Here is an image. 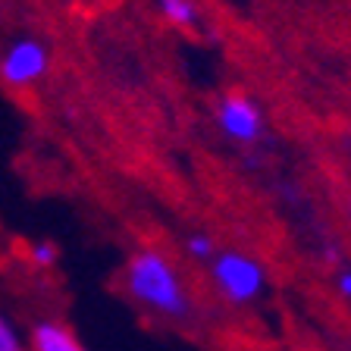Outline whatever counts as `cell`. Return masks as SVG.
Masks as SVG:
<instances>
[{
    "label": "cell",
    "instance_id": "obj_1",
    "mask_svg": "<svg viewBox=\"0 0 351 351\" xmlns=\"http://www.w3.org/2000/svg\"><path fill=\"white\" fill-rule=\"evenodd\" d=\"M125 292L141 307L169 320H185L191 311V298L182 273L160 248H138L125 261Z\"/></svg>",
    "mask_w": 351,
    "mask_h": 351
},
{
    "label": "cell",
    "instance_id": "obj_2",
    "mask_svg": "<svg viewBox=\"0 0 351 351\" xmlns=\"http://www.w3.org/2000/svg\"><path fill=\"white\" fill-rule=\"evenodd\" d=\"M213 125L226 141L239 147H251V151H257L270 135V123H267L263 107L245 91H223L213 101Z\"/></svg>",
    "mask_w": 351,
    "mask_h": 351
},
{
    "label": "cell",
    "instance_id": "obj_3",
    "mask_svg": "<svg viewBox=\"0 0 351 351\" xmlns=\"http://www.w3.org/2000/svg\"><path fill=\"white\" fill-rule=\"evenodd\" d=\"M210 279L217 285V292L232 304H251L261 298L263 285H267V270L257 257L245 254L239 248L217 251L210 261Z\"/></svg>",
    "mask_w": 351,
    "mask_h": 351
},
{
    "label": "cell",
    "instance_id": "obj_4",
    "mask_svg": "<svg viewBox=\"0 0 351 351\" xmlns=\"http://www.w3.org/2000/svg\"><path fill=\"white\" fill-rule=\"evenodd\" d=\"M51 69V47L35 35H19L0 53V82L10 91H29Z\"/></svg>",
    "mask_w": 351,
    "mask_h": 351
},
{
    "label": "cell",
    "instance_id": "obj_5",
    "mask_svg": "<svg viewBox=\"0 0 351 351\" xmlns=\"http://www.w3.org/2000/svg\"><path fill=\"white\" fill-rule=\"evenodd\" d=\"M32 351H85V345L66 323L41 320L32 329Z\"/></svg>",
    "mask_w": 351,
    "mask_h": 351
},
{
    "label": "cell",
    "instance_id": "obj_6",
    "mask_svg": "<svg viewBox=\"0 0 351 351\" xmlns=\"http://www.w3.org/2000/svg\"><path fill=\"white\" fill-rule=\"evenodd\" d=\"M157 10H160V16L173 29H182V32L195 29L197 19H201L195 0H157Z\"/></svg>",
    "mask_w": 351,
    "mask_h": 351
},
{
    "label": "cell",
    "instance_id": "obj_7",
    "mask_svg": "<svg viewBox=\"0 0 351 351\" xmlns=\"http://www.w3.org/2000/svg\"><path fill=\"white\" fill-rule=\"evenodd\" d=\"M217 251H219L217 241H213L207 232H191L189 239H185V254L195 257V261H213Z\"/></svg>",
    "mask_w": 351,
    "mask_h": 351
},
{
    "label": "cell",
    "instance_id": "obj_8",
    "mask_svg": "<svg viewBox=\"0 0 351 351\" xmlns=\"http://www.w3.org/2000/svg\"><path fill=\"white\" fill-rule=\"evenodd\" d=\"M29 261L35 263V267H41V270L53 267V263H57V245H53V241H32Z\"/></svg>",
    "mask_w": 351,
    "mask_h": 351
},
{
    "label": "cell",
    "instance_id": "obj_9",
    "mask_svg": "<svg viewBox=\"0 0 351 351\" xmlns=\"http://www.w3.org/2000/svg\"><path fill=\"white\" fill-rule=\"evenodd\" d=\"M0 351H25V345L19 342V336L13 332V326L3 314H0Z\"/></svg>",
    "mask_w": 351,
    "mask_h": 351
},
{
    "label": "cell",
    "instance_id": "obj_10",
    "mask_svg": "<svg viewBox=\"0 0 351 351\" xmlns=\"http://www.w3.org/2000/svg\"><path fill=\"white\" fill-rule=\"evenodd\" d=\"M336 289H339V295H342V298L351 301V267H348V263H339V267H336Z\"/></svg>",
    "mask_w": 351,
    "mask_h": 351
},
{
    "label": "cell",
    "instance_id": "obj_11",
    "mask_svg": "<svg viewBox=\"0 0 351 351\" xmlns=\"http://www.w3.org/2000/svg\"><path fill=\"white\" fill-rule=\"evenodd\" d=\"M342 210H345V219H348V226H351V195L342 201Z\"/></svg>",
    "mask_w": 351,
    "mask_h": 351
}]
</instances>
